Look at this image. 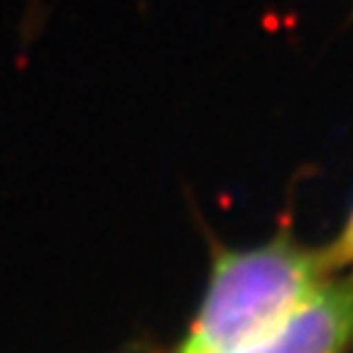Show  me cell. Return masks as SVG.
<instances>
[{
    "mask_svg": "<svg viewBox=\"0 0 353 353\" xmlns=\"http://www.w3.org/2000/svg\"><path fill=\"white\" fill-rule=\"evenodd\" d=\"M248 353H353V275L321 282Z\"/></svg>",
    "mask_w": 353,
    "mask_h": 353,
    "instance_id": "7a4b0ae2",
    "label": "cell"
},
{
    "mask_svg": "<svg viewBox=\"0 0 353 353\" xmlns=\"http://www.w3.org/2000/svg\"><path fill=\"white\" fill-rule=\"evenodd\" d=\"M324 250L290 238L221 255L179 353H248L331 277Z\"/></svg>",
    "mask_w": 353,
    "mask_h": 353,
    "instance_id": "6da1fadb",
    "label": "cell"
},
{
    "mask_svg": "<svg viewBox=\"0 0 353 353\" xmlns=\"http://www.w3.org/2000/svg\"><path fill=\"white\" fill-rule=\"evenodd\" d=\"M324 258H326V263L331 265L334 272L353 263V209H351V214H348L346 226L341 228L339 238L331 243L329 248H324Z\"/></svg>",
    "mask_w": 353,
    "mask_h": 353,
    "instance_id": "3957f363",
    "label": "cell"
}]
</instances>
